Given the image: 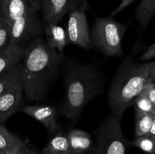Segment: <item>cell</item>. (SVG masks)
Listing matches in <instances>:
<instances>
[{
	"label": "cell",
	"instance_id": "ac0fdd59",
	"mask_svg": "<svg viewBox=\"0 0 155 154\" xmlns=\"http://www.w3.org/2000/svg\"><path fill=\"white\" fill-rule=\"evenodd\" d=\"M155 15V0H140L136 10V18L142 27H146Z\"/></svg>",
	"mask_w": 155,
	"mask_h": 154
},
{
	"label": "cell",
	"instance_id": "d4e9b609",
	"mask_svg": "<svg viewBox=\"0 0 155 154\" xmlns=\"http://www.w3.org/2000/svg\"><path fill=\"white\" fill-rule=\"evenodd\" d=\"M135 1H136V0H123V1L120 2V4L119 5V6H118L117 8H115L114 10L112 11L110 16L113 17V18L114 17H115L117 14L120 13L124 9H125L127 7H128L131 3H133V2Z\"/></svg>",
	"mask_w": 155,
	"mask_h": 154
},
{
	"label": "cell",
	"instance_id": "4fadbf2b",
	"mask_svg": "<svg viewBox=\"0 0 155 154\" xmlns=\"http://www.w3.org/2000/svg\"><path fill=\"white\" fill-rule=\"evenodd\" d=\"M1 14L10 25L28 12L32 6L29 0H0Z\"/></svg>",
	"mask_w": 155,
	"mask_h": 154
},
{
	"label": "cell",
	"instance_id": "f1b7e54d",
	"mask_svg": "<svg viewBox=\"0 0 155 154\" xmlns=\"http://www.w3.org/2000/svg\"><path fill=\"white\" fill-rule=\"evenodd\" d=\"M150 134H151L152 135L155 136V116H154V122H153L152 127H151V131H150Z\"/></svg>",
	"mask_w": 155,
	"mask_h": 154
},
{
	"label": "cell",
	"instance_id": "52a82bcc",
	"mask_svg": "<svg viewBox=\"0 0 155 154\" xmlns=\"http://www.w3.org/2000/svg\"><path fill=\"white\" fill-rule=\"evenodd\" d=\"M89 7L88 0H42L40 11L47 26L58 24L66 14Z\"/></svg>",
	"mask_w": 155,
	"mask_h": 154
},
{
	"label": "cell",
	"instance_id": "484cf974",
	"mask_svg": "<svg viewBox=\"0 0 155 154\" xmlns=\"http://www.w3.org/2000/svg\"><path fill=\"white\" fill-rule=\"evenodd\" d=\"M17 154H38V152H36L35 149H32L30 146H27L25 143L21 146V147L20 148V149L18 150V152H17Z\"/></svg>",
	"mask_w": 155,
	"mask_h": 154
},
{
	"label": "cell",
	"instance_id": "7402d4cb",
	"mask_svg": "<svg viewBox=\"0 0 155 154\" xmlns=\"http://www.w3.org/2000/svg\"><path fill=\"white\" fill-rule=\"evenodd\" d=\"M134 106L145 113H151L155 116V107L143 91L136 98Z\"/></svg>",
	"mask_w": 155,
	"mask_h": 154
},
{
	"label": "cell",
	"instance_id": "44dd1931",
	"mask_svg": "<svg viewBox=\"0 0 155 154\" xmlns=\"http://www.w3.org/2000/svg\"><path fill=\"white\" fill-rule=\"evenodd\" d=\"M12 25L0 16V51L4 50L11 43Z\"/></svg>",
	"mask_w": 155,
	"mask_h": 154
},
{
	"label": "cell",
	"instance_id": "6da1fadb",
	"mask_svg": "<svg viewBox=\"0 0 155 154\" xmlns=\"http://www.w3.org/2000/svg\"><path fill=\"white\" fill-rule=\"evenodd\" d=\"M65 56L42 37L27 44L22 62L21 81L27 102L42 101L60 76Z\"/></svg>",
	"mask_w": 155,
	"mask_h": 154
},
{
	"label": "cell",
	"instance_id": "ffe728a7",
	"mask_svg": "<svg viewBox=\"0 0 155 154\" xmlns=\"http://www.w3.org/2000/svg\"><path fill=\"white\" fill-rule=\"evenodd\" d=\"M131 145L139 148L144 152L153 154L155 152V136L148 133L145 135L138 137L131 142Z\"/></svg>",
	"mask_w": 155,
	"mask_h": 154
},
{
	"label": "cell",
	"instance_id": "e0dca14e",
	"mask_svg": "<svg viewBox=\"0 0 155 154\" xmlns=\"http://www.w3.org/2000/svg\"><path fill=\"white\" fill-rule=\"evenodd\" d=\"M134 110L136 115V122H135L136 137H140L150 133L154 122V115L145 113L139 110L136 106H134Z\"/></svg>",
	"mask_w": 155,
	"mask_h": 154
},
{
	"label": "cell",
	"instance_id": "f546056e",
	"mask_svg": "<svg viewBox=\"0 0 155 154\" xmlns=\"http://www.w3.org/2000/svg\"><path fill=\"white\" fill-rule=\"evenodd\" d=\"M0 154H17L15 152H0Z\"/></svg>",
	"mask_w": 155,
	"mask_h": 154
},
{
	"label": "cell",
	"instance_id": "4316f807",
	"mask_svg": "<svg viewBox=\"0 0 155 154\" xmlns=\"http://www.w3.org/2000/svg\"><path fill=\"white\" fill-rule=\"evenodd\" d=\"M31 5L32 8L36 11L41 10V5H42V0H29Z\"/></svg>",
	"mask_w": 155,
	"mask_h": 154
},
{
	"label": "cell",
	"instance_id": "d6986e66",
	"mask_svg": "<svg viewBox=\"0 0 155 154\" xmlns=\"http://www.w3.org/2000/svg\"><path fill=\"white\" fill-rule=\"evenodd\" d=\"M21 71L22 63H20L0 75V95L4 93L11 85L21 81Z\"/></svg>",
	"mask_w": 155,
	"mask_h": 154
},
{
	"label": "cell",
	"instance_id": "603a6c76",
	"mask_svg": "<svg viewBox=\"0 0 155 154\" xmlns=\"http://www.w3.org/2000/svg\"><path fill=\"white\" fill-rule=\"evenodd\" d=\"M143 91L155 107V82L148 83L143 89Z\"/></svg>",
	"mask_w": 155,
	"mask_h": 154
},
{
	"label": "cell",
	"instance_id": "7c38bea8",
	"mask_svg": "<svg viewBox=\"0 0 155 154\" xmlns=\"http://www.w3.org/2000/svg\"><path fill=\"white\" fill-rule=\"evenodd\" d=\"M71 152L74 154H90L95 150V143L89 134L80 129H72L68 132Z\"/></svg>",
	"mask_w": 155,
	"mask_h": 154
},
{
	"label": "cell",
	"instance_id": "1f68e13d",
	"mask_svg": "<svg viewBox=\"0 0 155 154\" xmlns=\"http://www.w3.org/2000/svg\"><path fill=\"white\" fill-rule=\"evenodd\" d=\"M72 154H74V153H72Z\"/></svg>",
	"mask_w": 155,
	"mask_h": 154
},
{
	"label": "cell",
	"instance_id": "4dcf8cb0",
	"mask_svg": "<svg viewBox=\"0 0 155 154\" xmlns=\"http://www.w3.org/2000/svg\"><path fill=\"white\" fill-rule=\"evenodd\" d=\"M153 154H155V152H154V153H153Z\"/></svg>",
	"mask_w": 155,
	"mask_h": 154
},
{
	"label": "cell",
	"instance_id": "3957f363",
	"mask_svg": "<svg viewBox=\"0 0 155 154\" xmlns=\"http://www.w3.org/2000/svg\"><path fill=\"white\" fill-rule=\"evenodd\" d=\"M152 62L135 63L128 57L120 63L108 91V104L112 113L123 116L135 104V100L151 81Z\"/></svg>",
	"mask_w": 155,
	"mask_h": 154
},
{
	"label": "cell",
	"instance_id": "277c9868",
	"mask_svg": "<svg viewBox=\"0 0 155 154\" xmlns=\"http://www.w3.org/2000/svg\"><path fill=\"white\" fill-rule=\"evenodd\" d=\"M127 30L125 24L115 21L110 15L98 18L91 31L92 47L107 57L122 56L123 38Z\"/></svg>",
	"mask_w": 155,
	"mask_h": 154
},
{
	"label": "cell",
	"instance_id": "30bf717a",
	"mask_svg": "<svg viewBox=\"0 0 155 154\" xmlns=\"http://www.w3.org/2000/svg\"><path fill=\"white\" fill-rule=\"evenodd\" d=\"M21 112L31 116L45 125L51 134H56L62 131L58 123V109L50 105H36L23 107Z\"/></svg>",
	"mask_w": 155,
	"mask_h": 154
},
{
	"label": "cell",
	"instance_id": "5bb4252c",
	"mask_svg": "<svg viewBox=\"0 0 155 154\" xmlns=\"http://www.w3.org/2000/svg\"><path fill=\"white\" fill-rule=\"evenodd\" d=\"M45 33L47 44L63 53L64 47L69 44L66 30L58 24H50L45 28Z\"/></svg>",
	"mask_w": 155,
	"mask_h": 154
},
{
	"label": "cell",
	"instance_id": "9c48e42d",
	"mask_svg": "<svg viewBox=\"0 0 155 154\" xmlns=\"http://www.w3.org/2000/svg\"><path fill=\"white\" fill-rule=\"evenodd\" d=\"M24 100L22 81L11 85L0 95V125H3L10 116L21 111Z\"/></svg>",
	"mask_w": 155,
	"mask_h": 154
},
{
	"label": "cell",
	"instance_id": "ba28073f",
	"mask_svg": "<svg viewBox=\"0 0 155 154\" xmlns=\"http://www.w3.org/2000/svg\"><path fill=\"white\" fill-rule=\"evenodd\" d=\"M70 44L89 50L92 48L91 33L88 25L86 10L80 9L71 12L66 26Z\"/></svg>",
	"mask_w": 155,
	"mask_h": 154
},
{
	"label": "cell",
	"instance_id": "9a60e30c",
	"mask_svg": "<svg viewBox=\"0 0 155 154\" xmlns=\"http://www.w3.org/2000/svg\"><path fill=\"white\" fill-rule=\"evenodd\" d=\"M70 147L68 134L63 131L54 134L49 140L47 146L41 152V154H72Z\"/></svg>",
	"mask_w": 155,
	"mask_h": 154
},
{
	"label": "cell",
	"instance_id": "83f0119b",
	"mask_svg": "<svg viewBox=\"0 0 155 154\" xmlns=\"http://www.w3.org/2000/svg\"><path fill=\"white\" fill-rule=\"evenodd\" d=\"M151 82H155V61L152 62L151 69Z\"/></svg>",
	"mask_w": 155,
	"mask_h": 154
},
{
	"label": "cell",
	"instance_id": "cb8c5ba5",
	"mask_svg": "<svg viewBox=\"0 0 155 154\" xmlns=\"http://www.w3.org/2000/svg\"><path fill=\"white\" fill-rule=\"evenodd\" d=\"M155 57V42L154 44H152L151 45H150L148 48L146 49V51L142 54V56L140 57V60H148L150 59L154 58Z\"/></svg>",
	"mask_w": 155,
	"mask_h": 154
},
{
	"label": "cell",
	"instance_id": "7a4b0ae2",
	"mask_svg": "<svg viewBox=\"0 0 155 154\" xmlns=\"http://www.w3.org/2000/svg\"><path fill=\"white\" fill-rule=\"evenodd\" d=\"M64 88L58 113L77 122L86 104L104 92V80L95 65L71 62L65 67Z\"/></svg>",
	"mask_w": 155,
	"mask_h": 154
},
{
	"label": "cell",
	"instance_id": "8992f818",
	"mask_svg": "<svg viewBox=\"0 0 155 154\" xmlns=\"http://www.w3.org/2000/svg\"><path fill=\"white\" fill-rule=\"evenodd\" d=\"M43 32H45V28L37 11L32 8L12 24L11 43L27 45L33 39L42 37Z\"/></svg>",
	"mask_w": 155,
	"mask_h": 154
},
{
	"label": "cell",
	"instance_id": "2e32d148",
	"mask_svg": "<svg viewBox=\"0 0 155 154\" xmlns=\"http://www.w3.org/2000/svg\"><path fill=\"white\" fill-rule=\"evenodd\" d=\"M24 143L22 139L10 132L4 124L0 125V152H18Z\"/></svg>",
	"mask_w": 155,
	"mask_h": 154
},
{
	"label": "cell",
	"instance_id": "8fae6325",
	"mask_svg": "<svg viewBox=\"0 0 155 154\" xmlns=\"http://www.w3.org/2000/svg\"><path fill=\"white\" fill-rule=\"evenodd\" d=\"M27 45L25 44L10 43L4 50L0 51V75L22 63L26 55Z\"/></svg>",
	"mask_w": 155,
	"mask_h": 154
},
{
	"label": "cell",
	"instance_id": "5b68a950",
	"mask_svg": "<svg viewBox=\"0 0 155 154\" xmlns=\"http://www.w3.org/2000/svg\"><path fill=\"white\" fill-rule=\"evenodd\" d=\"M122 116L110 112L94 131L95 154H127L132 146L123 133Z\"/></svg>",
	"mask_w": 155,
	"mask_h": 154
}]
</instances>
